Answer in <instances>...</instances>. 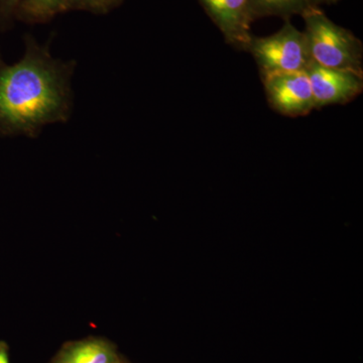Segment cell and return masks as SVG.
I'll return each instance as SVG.
<instances>
[{
	"instance_id": "1",
	"label": "cell",
	"mask_w": 363,
	"mask_h": 363,
	"mask_svg": "<svg viewBox=\"0 0 363 363\" xmlns=\"http://www.w3.org/2000/svg\"><path fill=\"white\" fill-rule=\"evenodd\" d=\"M75 66L52 57L33 37L26 38L16 63L0 58V135L37 138L45 126L68 121Z\"/></svg>"
},
{
	"instance_id": "2",
	"label": "cell",
	"mask_w": 363,
	"mask_h": 363,
	"mask_svg": "<svg viewBox=\"0 0 363 363\" xmlns=\"http://www.w3.org/2000/svg\"><path fill=\"white\" fill-rule=\"evenodd\" d=\"M312 61L331 69L363 74L362 44L350 30L336 25L321 7L303 14Z\"/></svg>"
},
{
	"instance_id": "3",
	"label": "cell",
	"mask_w": 363,
	"mask_h": 363,
	"mask_svg": "<svg viewBox=\"0 0 363 363\" xmlns=\"http://www.w3.org/2000/svg\"><path fill=\"white\" fill-rule=\"evenodd\" d=\"M247 52H252L262 78L274 74L307 70L312 63L304 32L286 20L283 28L269 37H252Z\"/></svg>"
},
{
	"instance_id": "4",
	"label": "cell",
	"mask_w": 363,
	"mask_h": 363,
	"mask_svg": "<svg viewBox=\"0 0 363 363\" xmlns=\"http://www.w3.org/2000/svg\"><path fill=\"white\" fill-rule=\"evenodd\" d=\"M267 100L274 111L286 116H303L315 109L314 97L306 71L262 77Z\"/></svg>"
},
{
	"instance_id": "5",
	"label": "cell",
	"mask_w": 363,
	"mask_h": 363,
	"mask_svg": "<svg viewBox=\"0 0 363 363\" xmlns=\"http://www.w3.org/2000/svg\"><path fill=\"white\" fill-rule=\"evenodd\" d=\"M306 73L311 84L315 108L327 105L348 104L362 94L363 74L326 68L313 61Z\"/></svg>"
},
{
	"instance_id": "6",
	"label": "cell",
	"mask_w": 363,
	"mask_h": 363,
	"mask_svg": "<svg viewBox=\"0 0 363 363\" xmlns=\"http://www.w3.org/2000/svg\"><path fill=\"white\" fill-rule=\"evenodd\" d=\"M220 30L227 44L247 51L253 35L250 0H198Z\"/></svg>"
},
{
	"instance_id": "7",
	"label": "cell",
	"mask_w": 363,
	"mask_h": 363,
	"mask_svg": "<svg viewBox=\"0 0 363 363\" xmlns=\"http://www.w3.org/2000/svg\"><path fill=\"white\" fill-rule=\"evenodd\" d=\"M123 360L111 341L88 337L64 344L51 363H121Z\"/></svg>"
},
{
	"instance_id": "8",
	"label": "cell",
	"mask_w": 363,
	"mask_h": 363,
	"mask_svg": "<svg viewBox=\"0 0 363 363\" xmlns=\"http://www.w3.org/2000/svg\"><path fill=\"white\" fill-rule=\"evenodd\" d=\"M321 0H250L253 21L266 16H279L290 20L322 6Z\"/></svg>"
},
{
	"instance_id": "9",
	"label": "cell",
	"mask_w": 363,
	"mask_h": 363,
	"mask_svg": "<svg viewBox=\"0 0 363 363\" xmlns=\"http://www.w3.org/2000/svg\"><path fill=\"white\" fill-rule=\"evenodd\" d=\"M72 2L73 0H21L16 16L26 23H45L71 11Z\"/></svg>"
},
{
	"instance_id": "10",
	"label": "cell",
	"mask_w": 363,
	"mask_h": 363,
	"mask_svg": "<svg viewBox=\"0 0 363 363\" xmlns=\"http://www.w3.org/2000/svg\"><path fill=\"white\" fill-rule=\"evenodd\" d=\"M123 0H73L71 11H85L96 14L111 13Z\"/></svg>"
},
{
	"instance_id": "11",
	"label": "cell",
	"mask_w": 363,
	"mask_h": 363,
	"mask_svg": "<svg viewBox=\"0 0 363 363\" xmlns=\"http://www.w3.org/2000/svg\"><path fill=\"white\" fill-rule=\"evenodd\" d=\"M21 0H0V18L9 20L16 16Z\"/></svg>"
},
{
	"instance_id": "12",
	"label": "cell",
	"mask_w": 363,
	"mask_h": 363,
	"mask_svg": "<svg viewBox=\"0 0 363 363\" xmlns=\"http://www.w3.org/2000/svg\"><path fill=\"white\" fill-rule=\"evenodd\" d=\"M0 363H11L9 346L4 340H0Z\"/></svg>"
},
{
	"instance_id": "13",
	"label": "cell",
	"mask_w": 363,
	"mask_h": 363,
	"mask_svg": "<svg viewBox=\"0 0 363 363\" xmlns=\"http://www.w3.org/2000/svg\"><path fill=\"white\" fill-rule=\"evenodd\" d=\"M322 4H336V2L338 1V0H321Z\"/></svg>"
},
{
	"instance_id": "14",
	"label": "cell",
	"mask_w": 363,
	"mask_h": 363,
	"mask_svg": "<svg viewBox=\"0 0 363 363\" xmlns=\"http://www.w3.org/2000/svg\"><path fill=\"white\" fill-rule=\"evenodd\" d=\"M121 363H128V362H126L125 360H123V362H121Z\"/></svg>"
}]
</instances>
